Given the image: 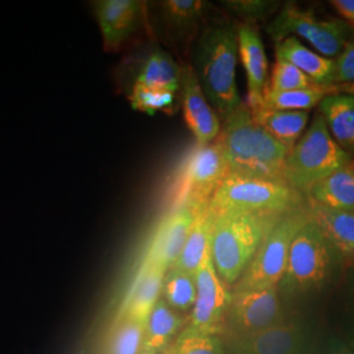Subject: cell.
<instances>
[{
	"mask_svg": "<svg viewBox=\"0 0 354 354\" xmlns=\"http://www.w3.org/2000/svg\"><path fill=\"white\" fill-rule=\"evenodd\" d=\"M215 143L226 160L228 174L285 183L283 168L290 150L254 121L247 102L222 120Z\"/></svg>",
	"mask_w": 354,
	"mask_h": 354,
	"instance_id": "obj_1",
	"label": "cell"
},
{
	"mask_svg": "<svg viewBox=\"0 0 354 354\" xmlns=\"http://www.w3.org/2000/svg\"><path fill=\"white\" fill-rule=\"evenodd\" d=\"M266 32L276 44L288 37L307 41L320 55L336 59L352 42V29L342 19H319L295 4L281 6L266 26Z\"/></svg>",
	"mask_w": 354,
	"mask_h": 354,
	"instance_id": "obj_8",
	"label": "cell"
},
{
	"mask_svg": "<svg viewBox=\"0 0 354 354\" xmlns=\"http://www.w3.org/2000/svg\"><path fill=\"white\" fill-rule=\"evenodd\" d=\"M254 121L274 140L291 150L304 136L308 121V112L272 111L259 108L251 111Z\"/></svg>",
	"mask_w": 354,
	"mask_h": 354,
	"instance_id": "obj_24",
	"label": "cell"
},
{
	"mask_svg": "<svg viewBox=\"0 0 354 354\" xmlns=\"http://www.w3.org/2000/svg\"><path fill=\"white\" fill-rule=\"evenodd\" d=\"M306 203L304 194L283 181L231 175L215 189L207 210L212 215L283 214Z\"/></svg>",
	"mask_w": 354,
	"mask_h": 354,
	"instance_id": "obj_4",
	"label": "cell"
},
{
	"mask_svg": "<svg viewBox=\"0 0 354 354\" xmlns=\"http://www.w3.org/2000/svg\"><path fill=\"white\" fill-rule=\"evenodd\" d=\"M330 6L349 26L354 28V0H332Z\"/></svg>",
	"mask_w": 354,
	"mask_h": 354,
	"instance_id": "obj_34",
	"label": "cell"
},
{
	"mask_svg": "<svg viewBox=\"0 0 354 354\" xmlns=\"http://www.w3.org/2000/svg\"><path fill=\"white\" fill-rule=\"evenodd\" d=\"M339 254L310 218L291 243L279 294L294 297L323 288L336 269Z\"/></svg>",
	"mask_w": 354,
	"mask_h": 354,
	"instance_id": "obj_6",
	"label": "cell"
},
{
	"mask_svg": "<svg viewBox=\"0 0 354 354\" xmlns=\"http://www.w3.org/2000/svg\"><path fill=\"white\" fill-rule=\"evenodd\" d=\"M313 87L317 86H315L313 80L299 68L281 58H276V64L273 67L272 75L269 77L266 92H285Z\"/></svg>",
	"mask_w": 354,
	"mask_h": 354,
	"instance_id": "obj_30",
	"label": "cell"
},
{
	"mask_svg": "<svg viewBox=\"0 0 354 354\" xmlns=\"http://www.w3.org/2000/svg\"><path fill=\"white\" fill-rule=\"evenodd\" d=\"M205 209L207 207L183 206L171 210L156 228L142 263L160 266L165 270L175 266L184 250L190 230Z\"/></svg>",
	"mask_w": 354,
	"mask_h": 354,
	"instance_id": "obj_13",
	"label": "cell"
},
{
	"mask_svg": "<svg viewBox=\"0 0 354 354\" xmlns=\"http://www.w3.org/2000/svg\"><path fill=\"white\" fill-rule=\"evenodd\" d=\"M352 158L335 142L323 117L315 114L301 140L291 149L283 168V180L306 196L317 183L349 163Z\"/></svg>",
	"mask_w": 354,
	"mask_h": 354,
	"instance_id": "obj_5",
	"label": "cell"
},
{
	"mask_svg": "<svg viewBox=\"0 0 354 354\" xmlns=\"http://www.w3.org/2000/svg\"><path fill=\"white\" fill-rule=\"evenodd\" d=\"M146 3L140 0L95 1L93 12L102 32L104 49H122L140 32L146 19Z\"/></svg>",
	"mask_w": 354,
	"mask_h": 354,
	"instance_id": "obj_15",
	"label": "cell"
},
{
	"mask_svg": "<svg viewBox=\"0 0 354 354\" xmlns=\"http://www.w3.org/2000/svg\"><path fill=\"white\" fill-rule=\"evenodd\" d=\"M327 354H354V352L342 342H332L328 345Z\"/></svg>",
	"mask_w": 354,
	"mask_h": 354,
	"instance_id": "obj_35",
	"label": "cell"
},
{
	"mask_svg": "<svg viewBox=\"0 0 354 354\" xmlns=\"http://www.w3.org/2000/svg\"><path fill=\"white\" fill-rule=\"evenodd\" d=\"M227 175L226 160L216 143L197 145L180 167L171 210L183 206L207 207L215 189Z\"/></svg>",
	"mask_w": 354,
	"mask_h": 354,
	"instance_id": "obj_9",
	"label": "cell"
},
{
	"mask_svg": "<svg viewBox=\"0 0 354 354\" xmlns=\"http://www.w3.org/2000/svg\"><path fill=\"white\" fill-rule=\"evenodd\" d=\"M283 214L213 215L212 259L226 285L232 286L241 279L266 235Z\"/></svg>",
	"mask_w": 354,
	"mask_h": 354,
	"instance_id": "obj_3",
	"label": "cell"
},
{
	"mask_svg": "<svg viewBox=\"0 0 354 354\" xmlns=\"http://www.w3.org/2000/svg\"><path fill=\"white\" fill-rule=\"evenodd\" d=\"M183 67L159 46L134 59L127 82V97L138 95H176L181 89Z\"/></svg>",
	"mask_w": 354,
	"mask_h": 354,
	"instance_id": "obj_12",
	"label": "cell"
},
{
	"mask_svg": "<svg viewBox=\"0 0 354 354\" xmlns=\"http://www.w3.org/2000/svg\"><path fill=\"white\" fill-rule=\"evenodd\" d=\"M167 270L160 266L140 263L137 277L118 310V315H129L146 322L162 297Z\"/></svg>",
	"mask_w": 354,
	"mask_h": 354,
	"instance_id": "obj_18",
	"label": "cell"
},
{
	"mask_svg": "<svg viewBox=\"0 0 354 354\" xmlns=\"http://www.w3.org/2000/svg\"><path fill=\"white\" fill-rule=\"evenodd\" d=\"M239 58L247 77V105L261 106L269 83V64L261 36L254 26L241 24L238 30Z\"/></svg>",
	"mask_w": 354,
	"mask_h": 354,
	"instance_id": "obj_17",
	"label": "cell"
},
{
	"mask_svg": "<svg viewBox=\"0 0 354 354\" xmlns=\"http://www.w3.org/2000/svg\"><path fill=\"white\" fill-rule=\"evenodd\" d=\"M336 70L333 86L354 84V41L335 59Z\"/></svg>",
	"mask_w": 354,
	"mask_h": 354,
	"instance_id": "obj_33",
	"label": "cell"
},
{
	"mask_svg": "<svg viewBox=\"0 0 354 354\" xmlns=\"http://www.w3.org/2000/svg\"><path fill=\"white\" fill-rule=\"evenodd\" d=\"M196 304L190 311L189 323L183 332L188 335L218 336L223 330L231 292L215 270L212 250L205 256L196 274Z\"/></svg>",
	"mask_w": 354,
	"mask_h": 354,
	"instance_id": "obj_11",
	"label": "cell"
},
{
	"mask_svg": "<svg viewBox=\"0 0 354 354\" xmlns=\"http://www.w3.org/2000/svg\"><path fill=\"white\" fill-rule=\"evenodd\" d=\"M162 298L177 313L192 311L197 298L196 277L181 269L169 268L163 281Z\"/></svg>",
	"mask_w": 354,
	"mask_h": 354,
	"instance_id": "obj_29",
	"label": "cell"
},
{
	"mask_svg": "<svg viewBox=\"0 0 354 354\" xmlns=\"http://www.w3.org/2000/svg\"><path fill=\"white\" fill-rule=\"evenodd\" d=\"M304 198L324 207L354 212V159L317 183Z\"/></svg>",
	"mask_w": 354,
	"mask_h": 354,
	"instance_id": "obj_21",
	"label": "cell"
},
{
	"mask_svg": "<svg viewBox=\"0 0 354 354\" xmlns=\"http://www.w3.org/2000/svg\"><path fill=\"white\" fill-rule=\"evenodd\" d=\"M145 326L143 320L117 314L108 333L104 354H140Z\"/></svg>",
	"mask_w": 354,
	"mask_h": 354,
	"instance_id": "obj_28",
	"label": "cell"
},
{
	"mask_svg": "<svg viewBox=\"0 0 354 354\" xmlns=\"http://www.w3.org/2000/svg\"><path fill=\"white\" fill-rule=\"evenodd\" d=\"M308 330L301 320L285 319L270 328L228 339L227 354H308Z\"/></svg>",
	"mask_w": 354,
	"mask_h": 354,
	"instance_id": "obj_14",
	"label": "cell"
},
{
	"mask_svg": "<svg viewBox=\"0 0 354 354\" xmlns=\"http://www.w3.org/2000/svg\"><path fill=\"white\" fill-rule=\"evenodd\" d=\"M160 23L169 33L183 36L197 29L210 10L203 0H165L156 4Z\"/></svg>",
	"mask_w": 354,
	"mask_h": 354,
	"instance_id": "obj_25",
	"label": "cell"
},
{
	"mask_svg": "<svg viewBox=\"0 0 354 354\" xmlns=\"http://www.w3.org/2000/svg\"><path fill=\"white\" fill-rule=\"evenodd\" d=\"M317 108L332 138L354 158V95L330 93Z\"/></svg>",
	"mask_w": 354,
	"mask_h": 354,
	"instance_id": "obj_20",
	"label": "cell"
},
{
	"mask_svg": "<svg viewBox=\"0 0 354 354\" xmlns=\"http://www.w3.org/2000/svg\"><path fill=\"white\" fill-rule=\"evenodd\" d=\"M276 58L299 68L308 76L317 87H336L333 86L336 62L326 58L315 50H311L297 37H288L276 44Z\"/></svg>",
	"mask_w": 354,
	"mask_h": 354,
	"instance_id": "obj_19",
	"label": "cell"
},
{
	"mask_svg": "<svg viewBox=\"0 0 354 354\" xmlns=\"http://www.w3.org/2000/svg\"><path fill=\"white\" fill-rule=\"evenodd\" d=\"M306 206L310 218L340 254L354 256V212L330 209L307 201Z\"/></svg>",
	"mask_w": 354,
	"mask_h": 354,
	"instance_id": "obj_22",
	"label": "cell"
},
{
	"mask_svg": "<svg viewBox=\"0 0 354 354\" xmlns=\"http://www.w3.org/2000/svg\"><path fill=\"white\" fill-rule=\"evenodd\" d=\"M185 317L165 304L160 297L146 320L140 354H162L176 339Z\"/></svg>",
	"mask_w": 354,
	"mask_h": 354,
	"instance_id": "obj_23",
	"label": "cell"
},
{
	"mask_svg": "<svg viewBox=\"0 0 354 354\" xmlns=\"http://www.w3.org/2000/svg\"><path fill=\"white\" fill-rule=\"evenodd\" d=\"M183 113L197 145L214 143L221 133V118L207 102L192 66H183L181 76Z\"/></svg>",
	"mask_w": 354,
	"mask_h": 354,
	"instance_id": "obj_16",
	"label": "cell"
},
{
	"mask_svg": "<svg viewBox=\"0 0 354 354\" xmlns=\"http://www.w3.org/2000/svg\"><path fill=\"white\" fill-rule=\"evenodd\" d=\"M285 319L279 288L234 290L223 329L227 330L228 339H235L270 328Z\"/></svg>",
	"mask_w": 354,
	"mask_h": 354,
	"instance_id": "obj_10",
	"label": "cell"
},
{
	"mask_svg": "<svg viewBox=\"0 0 354 354\" xmlns=\"http://www.w3.org/2000/svg\"><path fill=\"white\" fill-rule=\"evenodd\" d=\"M335 89L336 87H313L285 92H266L260 108L272 111L308 112L310 109L319 106L326 96L336 93Z\"/></svg>",
	"mask_w": 354,
	"mask_h": 354,
	"instance_id": "obj_27",
	"label": "cell"
},
{
	"mask_svg": "<svg viewBox=\"0 0 354 354\" xmlns=\"http://www.w3.org/2000/svg\"><path fill=\"white\" fill-rule=\"evenodd\" d=\"M162 354H227L218 336H200L180 332Z\"/></svg>",
	"mask_w": 354,
	"mask_h": 354,
	"instance_id": "obj_32",
	"label": "cell"
},
{
	"mask_svg": "<svg viewBox=\"0 0 354 354\" xmlns=\"http://www.w3.org/2000/svg\"><path fill=\"white\" fill-rule=\"evenodd\" d=\"M308 219L306 203L282 215L266 235L241 279L234 285V290L279 288L288 264L291 243Z\"/></svg>",
	"mask_w": 354,
	"mask_h": 354,
	"instance_id": "obj_7",
	"label": "cell"
},
{
	"mask_svg": "<svg viewBox=\"0 0 354 354\" xmlns=\"http://www.w3.org/2000/svg\"><path fill=\"white\" fill-rule=\"evenodd\" d=\"M238 30L239 26L231 21H216L203 28L193 46L192 67L221 120L244 102L236 83Z\"/></svg>",
	"mask_w": 354,
	"mask_h": 354,
	"instance_id": "obj_2",
	"label": "cell"
},
{
	"mask_svg": "<svg viewBox=\"0 0 354 354\" xmlns=\"http://www.w3.org/2000/svg\"><path fill=\"white\" fill-rule=\"evenodd\" d=\"M213 223L214 216L209 213L207 209H205L190 230L184 250L180 253L174 268L181 269L196 277L205 256L210 251Z\"/></svg>",
	"mask_w": 354,
	"mask_h": 354,
	"instance_id": "obj_26",
	"label": "cell"
},
{
	"mask_svg": "<svg viewBox=\"0 0 354 354\" xmlns=\"http://www.w3.org/2000/svg\"><path fill=\"white\" fill-rule=\"evenodd\" d=\"M222 6L231 15L244 20L247 26L266 21L269 17L273 19L281 8L279 1L270 0H230L222 1Z\"/></svg>",
	"mask_w": 354,
	"mask_h": 354,
	"instance_id": "obj_31",
	"label": "cell"
}]
</instances>
